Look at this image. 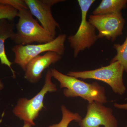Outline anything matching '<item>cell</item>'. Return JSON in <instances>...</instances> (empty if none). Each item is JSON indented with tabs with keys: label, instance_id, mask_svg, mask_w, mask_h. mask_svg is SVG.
I'll return each instance as SVG.
<instances>
[{
	"label": "cell",
	"instance_id": "6da1fadb",
	"mask_svg": "<svg viewBox=\"0 0 127 127\" xmlns=\"http://www.w3.org/2000/svg\"><path fill=\"white\" fill-rule=\"evenodd\" d=\"M52 77L60 83V88H65L63 94L66 97H80L88 103L94 102L104 104L107 102L105 88L94 82L89 83L73 77L65 75L55 69H50Z\"/></svg>",
	"mask_w": 127,
	"mask_h": 127
},
{
	"label": "cell",
	"instance_id": "7a4b0ae2",
	"mask_svg": "<svg viewBox=\"0 0 127 127\" xmlns=\"http://www.w3.org/2000/svg\"><path fill=\"white\" fill-rule=\"evenodd\" d=\"M18 11L19 19L12 39L17 45L46 43L55 39L33 18L28 8H21Z\"/></svg>",
	"mask_w": 127,
	"mask_h": 127
},
{
	"label": "cell",
	"instance_id": "3957f363",
	"mask_svg": "<svg viewBox=\"0 0 127 127\" xmlns=\"http://www.w3.org/2000/svg\"><path fill=\"white\" fill-rule=\"evenodd\" d=\"M50 69L46 73L43 87L36 95L30 99L21 98L13 109V113L16 117L23 120L24 122L29 123L32 126L35 125L34 120L39 116L40 112L44 107L43 100L47 93L56 92L57 91L56 86L52 81Z\"/></svg>",
	"mask_w": 127,
	"mask_h": 127
},
{
	"label": "cell",
	"instance_id": "277c9868",
	"mask_svg": "<svg viewBox=\"0 0 127 127\" xmlns=\"http://www.w3.org/2000/svg\"><path fill=\"white\" fill-rule=\"evenodd\" d=\"M124 68L119 62L91 70L69 71L67 75L77 78L93 79L104 82L111 87L114 93L123 95L126 92L123 75Z\"/></svg>",
	"mask_w": 127,
	"mask_h": 127
},
{
	"label": "cell",
	"instance_id": "5b68a950",
	"mask_svg": "<svg viewBox=\"0 0 127 127\" xmlns=\"http://www.w3.org/2000/svg\"><path fill=\"white\" fill-rule=\"evenodd\" d=\"M66 37V34H61L53 40L47 43L13 46L12 51L15 55L14 63L20 66L25 71L28 62L43 53L53 52L63 56L65 51V43Z\"/></svg>",
	"mask_w": 127,
	"mask_h": 127
},
{
	"label": "cell",
	"instance_id": "8992f818",
	"mask_svg": "<svg viewBox=\"0 0 127 127\" xmlns=\"http://www.w3.org/2000/svg\"><path fill=\"white\" fill-rule=\"evenodd\" d=\"M95 1V0H78L81 12V24L76 32L67 38L75 58L77 57L81 51L91 48L98 39L96 28L87 20L89 10Z\"/></svg>",
	"mask_w": 127,
	"mask_h": 127
},
{
	"label": "cell",
	"instance_id": "52a82bcc",
	"mask_svg": "<svg viewBox=\"0 0 127 127\" xmlns=\"http://www.w3.org/2000/svg\"><path fill=\"white\" fill-rule=\"evenodd\" d=\"M88 21L98 32V38L114 41L123 34L125 20L122 13L90 15Z\"/></svg>",
	"mask_w": 127,
	"mask_h": 127
},
{
	"label": "cell",
	"instance_id": "ba28073f",
	"mask_svg": "<svg viewBox=\"0 0 127 127\" xmlns=\"http://www.w3.org/2000/svg\"><path fill=\"white\" fill-rule=\"evenodd\" d=\"M28 8L32 16L40 23L41 26L53 37H56L57 28L60 29L59 23L52 15V7L63 0H25Z\"/></svg>",
	"mask_w": 127,
	"mask_h": 127
},
{
	"label": "cell",
	"instance_id": "9c48e42d",
	"mask_svg": "<svg viewBox=\"0 0 127 127\" xmlns=\"http://www.w3.org/2000/svg\"><path fill=\"white\" fill-rule=\"evenodd\" d=\"M79 127H118V122L112 108L101 103H88L86 116L78 123Z\"/></svg>",
	"mask_w": 127,
	"mask_h": 127
},
{
	"label": "cell",
	"instance_id": "30bf717a",
	"mask_svg": "<svg viewBox=\"0 0 127 127\" xmlns=\"http://www.w3.org/2000/svg\"><path fill=\"white\" fill-rule=\"evenodd\" d=\"M62 56L53 52H48L39 55L28 62L26 67L24 78L30 83H35L40 81L42 72L61 59Z\"/></svg>",
	"mask_w": 127,
	"mask_h": 127
},
{
	"label": "cell",
	"instance_id": "8fae6325",
	"mask_svg": "<svg viewBox=\"0 0 127 127\" xmlns=\"http://www.w3.org/2000/svg\"><path fill=\"white\" fill-rule=\"evenodd\" d=\"M15 29L13 21L6 19L0 20V61L1 64L5 65L10 68L14 78H16L15 72L12 67L13 63L9 61L6 56L5 42L7 39L10 38L12 40L13 38Z\"/></svg>",
	"mask_w": 127,
	"mask_h": 127
},
{
	"label": "cell",
	"instance_id": "7c38bea8",
	"mask_svg": "<svg viewBox=\"0 0 127 127\" xmlns=\"http://www.w3.org/2000/svg\"><path fill=\"white\" fill-rule=\"evenodd\" d=\"M127 0H102L99 5L93 12V15L122 13L126 8Z\"/></svg>",
	"mask_w": 127,
	"mask_h": 127
},
{
	"label": "cell",
	"instance_id": "4fadbf2b",
	"mask_svg": "<svg viewBox=\"0 0 127 127\" xmlns=\"http://www.w3.org/2000/svg\"><path fill=\"white\" fill-rule=\"evenodd\" d=\"M61 110L62 115L61 120L58 123L50 125L48 127H68L72 121H75L78 123L82 119L79 113L71 112L64 105L61 106Z\"/></svg>",
	"mask_w": 127,
	"mask_h": 127
},
{
	"label": "cell",
	"instance_id": "5bb4252c",
	"mask_svg": "<svg viewBox=\"0 0 127 127\" xmlns=\"http://www.w3.org/2000/svg\"><path fill=\"white\" fill-rule=\"evenodd\" d=\"M113 47L117 51V55L111 60L110 63L119 62L127 73V36L126 40L122 45L115 43Z\"/></svg>",
	"mask_w": 127,
	"mask_h": 127
},
{
	"label": "cell",
	"instance_id": "9a60e30c",
	"mask_svg": "<svg viewBox=\"0 0 127 127\" xmlns=\"http://www.w3.org/2000/svg\"><path fill=\"white\" fill-rule=\"evenodd\" d=\"M18 14V11L14 7L0 2V20L6 19L13 22Z\"/></svg>",
	"mask_w": 127,
	"mask_h": 127
},
{
	"label": "cell",
	"instance_id": "2e32d148",
	"mask_svg": "<svg viewBox=\"0 0 127 127\" xmlns=\"http://www.w3.org/2000/svg\"><path fill=\"white\" fill-rule=\"evenodd\" d=\"M0 2L9 5L17 10L21 8H28L25 0H0Z\"/></svg>",
	"mask_w": 127,
	"mask_h": 127
},
{
	"label": "cell",
	"instance_id": "e0dca14e",
	"mask_svg": "<svg viewBox=\"0 0 127 127\" xmlns=\"http://www.w3.org/2000/svg\"><path fill=\"white\" fill-rule=\"evenodd\" d=\"M114 106L118 109L127 110V103L124 104L115 103L114 104Z\"/></svg>",
	"mask_w": 127,
	"mask_h": 127
},
{
	"label": "cell",
	"instance_id": "ac0fdd59",
	"mask_svg": "<svg viewBox=\"0 0 127 127\" xmlns=\"http://www.w3.org/2000/svg\"><path fill=\"white\" fill-rule=\"evenodd\" d=\"M33 127V126H32L31 124H30L29 123L25 122L23 127Z\"/></svg>",
	"mask_w": 127,
	"mask_h": 127
},
{
	"label": "cell",
	"instance_id": "d6986e66",
	"mask_svg": "<svg viewBox=\"0 0 127 127\" xmlns=\"http://www.w3.org/2000/svg\"><path fill=\"white\" fill-rule=\"evenodd\" d=\"M4 87V84L2 81L0 80V91H1Z\"/></svg>",
	"mask_w": 127,
	"mask_h": 127
},
{
	"label": "cell",
	"instance_id": "ffe728a7",
	"mask_svg": "<svg viewBox=\"0 0 127 127\" xmlns=\"http://www.w3.org/2000/svg\"><path fill=\"white\" fill-rule=\"evenodd\" d=\"M127 127V126H126V127Z\"/></svg>",
	"mask_w": 127,
	"mask_h": 127
}]
</instances>
